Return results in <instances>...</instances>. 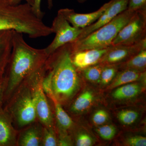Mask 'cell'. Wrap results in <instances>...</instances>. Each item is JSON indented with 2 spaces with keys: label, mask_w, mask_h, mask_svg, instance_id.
<instances>
[{
  "label": "cell",
  "mask_w": 146,
  "mask_h": 146,
  "mask_svg": "<svg viewBox=\"0 0 146 146\" xmlns=\"http://www.w3.org/2000/svg\"><path fill=\"white\" fill-rule=\"evenodd\" d=\"M146 65V49L143 50L118 66L123 70L131 69L145 72Z\"/></svg>",
  "instance_id": "ffe728a7"
},
{
  "label": "cell",
  "mask_w": 146,
  "mask_h": 146,
  "mask_svg": "<svg viewBox=\"0 0 146 146\" xmlns=\"http://www.w3.org/2000/svg\"><path fill=\"white\" fill-rule=\"evenodd\" d=\"M134 11L127 9L104 25L80 40L71 43V52L90 49H100L110 46L115 37L133 16Z\"/></svg>",
  "instance_id": "277c9868"
},
{
  "label": "cell",
  "mask_w": 146,
  "mask_h": 146,
  "mask_svg": "<svg viewBox=\"0 0 146 146\" xmlns=\"http://www.w3.org/2000/svg\"><path fill=\"white\" fill-rule=\"evenodd\" d=\"M48 57L44 48L31 46L23 33L13 31L12 50L3 77V104L8 101L29 76L44 65Z\"/></svg>",
  "instance_id": "6da1fadb"
},
{
  "label": "cell",
  "mask_w": 146,
  "mask_h": 146,
  "mask_svg": "<svg viewBox=\"0 0 146 146\" xmlns=\"http://www.w3.org/2000/svg\"><path fill=\"white\" fill-rule=\"evenodd\" d=\"M87 0H77L78 2L80 3H83L85 2Z\"/></svg>",
  "instance_id": "e575fe53"
},
{
  "label": "cell",
  "mask_w": 146,
  "mask_h": 146,
  "mask_svg": "<svg viewBox=\"0 0 146 146\" xmlns=\"http://www.w3.org/2000/svg\"><path fill=\"white\" fill-rule=\"evenodd\" d=\"M4 92V84L3 78L0 80V107L3 106V104Z\"/></svg>",
  "instance_id": "d6a6232c"
},
{
  "label": "cell",
  "mask_w": 146,
  "mask_h": 146,
  "mask_svg": "<svg viewBox=\"0 0 146 146\" xmlns=\"http://www.w3.org/2000/svg\"><path fill=\"white\" fill-rule=\"evenodd\" d=\"M110 2V1L106 3L99 9L92 13H76L74 9L69 8L62 9L58 10V12L73 27L83 29L91 25L98 21L108 7Z\"/></svg>",
  "instance_id": "8fae6325"
},
{
  "label": "cell",
  "mask_w": 146,
  "mask_h": 146,
  "mask_svg": "<svg viewBox=\"0 0 146 146\" xmlns=\"http://www.w3.org/2000/svg\"><path fill=\"white\" fill-rule=\"evenodd\" d=\"M110 4L99 19L94 23L82 29L76 40H80L112 21L113 18L127 9L129 0H110Z\"/></svg>",
  "instance_id": "30bf717a"
},
{
  "label": "cell",
  "mask_w": 146,
  "mask_h": 146,
  "mask_svg": "<svg viewBox=\"0 0 146 146\" xmlns=\"http://www.w3.org/2000/svg\"><path fill=\"white\" fill-rule=\"evenodd\" d=\"M71 145H72V141L67 133H59V138L58 139V146Z\"/></svg>",
  "instance_id": "1f68e13d"
},
{
  "label": "cell",
  "mask_w": 146,
  "mask_h": 146,
  "mask_svg": "<svg viewBox=\"0 0 146 146\" xmlns=\"http://www.w3.org/2000/svg\"><path fill=\"white\" fill-rule=\"evenodd\" d=\"M145 38L146 9L135 11L112 41L111 46L133 44Z\"/></svg>",
  "instance_id": "52a82bcc"
},
{
  "label": "cell",
  "mask_w": 146,
  "mask_h": 146,
  "mask_svg": "<svg viewBox=\"0 0 146 146\" xmlns=\"http://www.w3.org/2000/svg\"><path fill=\"white\" fill-rule=\"evenodd\" d=\"M145 49H146V38L133 44L110 46L99 63L104 65L118 64L125 62Z\"/></svg>",
  "instance_id": "9c48e42d"
},
{
  "label": "cell",
  "mask_w": 146,
  "mask_h": 146,
  "mask_svg": "<svg viewBox=\"0 0 146 146\" xmlns=\"http://www.w3.org/2000/svg\"><path fill=\"white\" fill-rule=\"evenodd\" d=\"M9 2L13 5H17L20 4L23 1H25L26 3H27L32 6L34 2V0H8Z\"/></svg>",
  "instance_id": "836d02e7"
},
{
  "label": "cell",
  "mask_w": 146,
  "mask_h": 146,
  "mask_svg": "<svg viewBox=\"0 0 146 146\" xmlns=\"http://www.w3.org/2000/svg\"><path fill=\"white\" fill-rule=\"evenodd\" d=\"M139 117L137 111L131 110H124L119 112L118 119L123 124L130 125L136 121Z\"/></svg>",
  "instance_id": "603a6c76"
},
{
  "label": "cell",
  "mask_w": 146,
  "mask_h": 146,
  "mask_svg": "<svg viewBox=\"0 0 146 146\" xmlns=\"http://www.w3.org/2000/svg\"><path fill=\"white\" fill-rule=\"evenodd\" d=\"M50 27L53 33H55L56 35L52 42L44 48L48 57L60 47L76 40L82 29L71 25L58 12Z\"/></svg>",
  "instance_id": "ba28073f"
},
{
  "label": "cell",
  "mask_w": 146,
  "mask_h": 146,
  "mask_svg": "<svg viewBox=\"0 0 146 146\" xmlns=\"http://www.w3.org/2000/svg\"><path fill=\"white\" fill-rule=\"evenodd\" d=\"M97 132L103 139L110 140L114 138L117 131L114 126L106 125L99 127L97 128Z\"/></svg>",
  "instance_id": "d4e9b609"
},
{
  "label": "cell",
  "mask_w": 146,
  "mask_h": 146,
  "mask_svg": "<svg viewBox=\"0 0 146 146\" xmlns=\"http://www.w3.org/2000/svg\"><path fill=\"white\" fill-rule=\"evenodd\" d=\"M109 47L100 49H90L71 52L73 64L77 69L81 70L99 63Z\"/></svg>",
  "instance_id": "4fadbf2b"
},
{
  "label": "cell",
  "mask_w": 146,
  "mask_h": 146,
  "mask_svg": "<svg viewBox=\"0 0 146 146\" xmlns=\"http://www.w3.org/2000/svg\"><path fill=\"white\" fill-rule=\"evenodd\" d=\"M18 137L10 115L3 106L0 107V146L17 145Z\"/></svg>",
  "instance_id": "7c38bea8"
},
{
  "label": "cell",
  "mask_w": 146,
  "mask_h": 146,
  "mask_svg": "<svg viewBox=\"0 0 146 146\" xmlns=\"http://www.w3.org/2000/svg\"><path fill=\"white\" fill-rule=\"evenodd\" d=\"M108 119V114L104 110H99L94 113L92 121L96 125H100L106 122Z\"/></svg>",
  "instance_id": "4316f807"
},
{
  "label": "cell",
  "mask_w": 146,
  "mask_h": 146,
  "mask_svg": "<svg viewBox=\"0 0 146 146\" xmlns=\"http://www.w3.org/2000/svg\"><path fill=\"white\" fill-rule=\"evenodd\" d=\"M5 30L27 35L33 39L53 33L50 27L35 15L30 5H13L8 0H0V31Z\"/></svg>",
  "instance_id": "3957f363"
},
{
  "label": "cell",
  "mask_w": 146,
  "mask_h": 146,
  "mask_svg": "<svg viewBox=\"0 0 146 146\" xmlns=\"http://www.w3.org/2000/svg\"><path fill=\"white\" fill-rule=\"evenodd\" d=\"M13 30L0 31V80L3 78L12 47Z\"/></svg>",
  "instance_id": "9a60e30c"
},
{
  "label": "cell",
  "mask_w": 146,
  "mask_h": 146,
  "mask_svg": "<svg viewBox=\"0 0 146 146\" xmlns=\"http://www.w3.org/2000/svg\"><path fill=\"white\" fill-rule=\"evenodd\" d=\"M54 105L55 113L59 132L67 133V131L72 127L73 121L69 115L63 109L61 104L54 96L50 98Z\"/></svg>",
  "instance_id": "e0dca14e"
},
{
  "label": "cell",
  "mask_w": 146,
  "mask_h": 146,
  "mask_svg": "<svg viewBox=\"0 0 146 146\" xmlns=\"http://www.w3.org/2000/svg\"><path fill=\"white\" fill-rule=\"evenodd\" d=\"M48 8L51 9L53 7V0H47ZM41 0H34V3L33 5V10L37 17L41 19H43L44 16V12H42L41 7Z\"/></svg>",
  "instance_id": "4dcf8cb0"
},
{
  "label": "cell",
  "mask_w": 146,
  "mask_h": 146,
  "mask_svg": "<svg viewBox=\"0 0 146 146\" xmlns=\"http://www.w3.org/2000/svg\"><path fill=\"white\" fill-rule=\"evenodd\" d=\"M125 145L130 146H146V137L141 136H130L125 141Z\"/></svg>",
  "instance_id": "f1b7e54d"
},
{
  "label": "cell",
  "mask_w": 146,
  "mask_h": 146,
  "mask_svg": "<svg viewBox=\"0 0 146 146\" xmlns=\"http://www.w3.org/2000/svg\"><path fill=\"white\" fill-rule=\"evenodd\" d=\"M52 71L54 96L61 104L69 101L78 91L80 78L71 55V43L60 47L49 56L45 63Z\"/></svg>",
  "instance_id": "7a4b0ae2"
},
{
  "label": "cell",
  "mask_w": 146,
  "mask_h": 146,
  "mask_svg": "<svg viewBox=\"0 0 146 146\" xmlns=\"http://www.w3.org/2000/svg\"><path fill=\"white\" fill-rule=\"evenodd\" d=\"M104 65L98 63L81 70L85 78L91 82H100L101 74Z\"/></svg>",
  "instance_id": "44dd1931"
},
{
  "label": "cell",
  "mask_w": 146,
  "mask_h": 146,
  "mask_svg": "<svg viewBox=\"0 0 146 146\" xmlns=\"http://www.w3.org/2000/svg\"><path fill=\"white\" fill-rule=\"evenodd\" d=\"M4 108L18 129H23L36 121L33 94L27 79L18 87Z\"/></svg>",
  "instance_id": "5b68a950"
},
{
  "label": "cell",
  "mask_w": 146,
  "mask_h": 146,
  "mask_svg": "<svg viewBox=\"0 0 146 146\" xmlns=\"http://www.w3.org/2000/svg\"><path fill=\"white\" fill-rule=\"evenodd\" d=\"M94 141L90 135L85 133H79L76 138V145L91 146L93 145Z\"/></svg>",
  "instance_id": "83f0119b"
},
{
  "label": "cell",
  "mask_w": 146,
  "mask_h": 146,
  "mask_svg": "<svg viewBox=\"0 0 146 146\" xmlns=\"http://www.w3.org/2000/svg\"><path fill=\"white\" fill-rule=\"evenodd\" d=\"M119 68L118 64L104 65L102 71L100 82L103 85L108 84L115 77Z\"/></svg>",
  "instance_id": "7402d4cb"
},
{
  "label": "cell",
  "mask_w": 146,
  "mask_h": 146,
  "mask_svg": "<svg viewBox=\"0 0 146 146\" xmlns=\"http://www.w3.org/2000/svg\"><path fill=\"white\" fill-rule=\"evenodd\" d=\"M47 69V68H46ZM48 74H46L42 82V88L47 97L50 98L54 96L52 89V71L47 69Z\"/></svg>",
  "instance_id": "484cf974"
},
{
  "label": "cell",
  "mask_w": 146,
  "mask_h": 146,
  "mask_svg": "<svg viewBox=\"0 0 146 146\" xmlns=\"http://www.w3.org/2000/svg\"><path fill=\"white\" fill-rule=\"evenodd\" d=\"M141 90L140 84L131 82L118 87L113 91L112 96L113 98L118 100L130 99L138 96Z\"/></svg>",
  "instance_id": "ac0fdd59"
},
{
  "label": "cell",
  "mask_w": 146,
  "mask_h": 146,
  "mask_svg": "<svg viewBox=\"0 0 146 146\" xmlns=\"http://www.w3.org/2000/svg\"><path fill=\"white\" fill-rule=\"evenodd\" d=\"M47 71L45 64L33 72L27 79L32 90L36 119L44 127H54L52 112L42 86V80Z\"/></svg>",
  "instance_id": "8992f818"
},
{
  "label": "cell",
  "mask_w": 146,
  "mask_h": 146,
  "mask_svg": "<svg viewBox=\"0 0 146 146\" xmlns=\"http://www.w3.org/2000/svg\"><path fill=\"white\" fill-rule=\"evenodd\" d=\"M94 100V95L92 91L86 90L82 93L71 105V112L80 113L85 111L90 107Z\"/></svg>",
  "instance_id": "d6986e66"
},
{
  "label": "cell",
  "mask_w": 146,
  "mask_h": 146,
  "mask_svg": "<svg viewBox=\"0 0 146 146\" xmlns=\"http://www.w3.org/2000/svg\"><path fill=\"white\" fill-rule=\"evenodd\" d=\"M127 9L134 12L146 9V0H129Z\"/></svg>",
  "instance_id": "f546056e"
},
{
  "label": "cell",
  "mask_w": 146,
  "mask_h": 146,
  "mask_svg": "<svg viewBox=\"0 0 146 146\" xmlns=\"http://www.w3.org/2000/svg\"><path fill=\"white\" fill-rule=\"evenodd\" d=\"M116 76L112 83L110 85L109 89H114L124 84L135 82L145 77V72L131 69H124Z\"/></svg>",
  "instance_id": "2e32d148"
},
{
  "label": "cell",
  "mask_w": 146,
  "mask_h": 146,
  "mask_svg": "<svg viewBox=\"0 0 146 146\" xmlns=\"http://www.w3.org/2000/svg\"><path fill=\"white\" fill-rule=\"evenodd\" d=\"M42 146H58V139L54 127L44 126Z\"/></svg>",
  "instance_id": "cb8c5ba5"
},
{
  "label": "cell",
  "mask_w": 146,
  "mask_h": 146,
  "mask_svg": "<svg viewBox=\"0 0 146 146\" xmlns=\"http://www.w3.org/2000/svg\"><path fill=\"white\" fill-rule=\"evenodd\" d=\"M25 128L18 136L17 145L42 146L44 126L36 121Z\"/></svg>",
  "instance_id": "5bb4252c"
}]
</instances>
